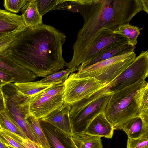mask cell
<instances>
[{
	"label": "cell",
	"mask_w": 148,
	"mask_h": 148,
	"mask_svg": "<svg viewBox=\"0 0 148 148\" xmlns=\"http://www.w3.org/2000/svg\"><path fill=\"white\" fill-rule=\"evenodd\" d=\"M66 36L53 26L43 23L26 27L7 50L15 62L45 77L63 69L66 62L62 54Z\"/></svg>",
	"instance_id": "1"
},
{
	"label": "cell",
	"mask_w": 148,
	"mask_h": 148,
	"mask_svg": "<svg viewBox=\"0 0 148 148\" xmlns=\"http://www.w3.org/2000/svg\"><path fill=\"white\" fill-rule=\"evenodd\" d=\"M80 0L83 25L77 34L73 56L68 63L75 68L81 64L86 50L102 30L116 31L121 25L129 24L136 15L143 11L140 0Z\"/></svg>",
	"instance_id": "2"
},
{
	"label": "cell",
	"mask_w": 148,
	"mask_h": 148,
	"mask_svg": "<svg viewBox=\"0 0 148 148\" xmlns=\"http://www.w3.org/2000/svg\"><path fill=\"white\" fill-rule=\"evenodd\" d=\"M148 82L140 79L134 84L113 92L104 113L114 127L134 118L139 112L145 88Z\"/></svg>",
	"instance_id": "3"
},
{
	"label": "cell",
	"mask_w": 148,
	"mask_h": 148,
	"mask_svg": "<svg viewBox=\"0 0 148 148\" xmlns=\"http://www.w3.org/2000/svg\"><path fill=\"white\" fill-rule=\"evenodd\" d=\"M113 93L106 86L90 97L71 105L69 116L73 133L84 131L98 115L105 112Z\"/></svg>",
	"instance_id": "4"
},
{
	"label": "cell",
	"mask_w": 148,
	"mask_h": 148,
	"mask_svg": "<svg viewBox=\"0 0 148 148\" xmlns=\"http://www.w3.org/2000/svg\"><path fill=\"white\" fill-rule=\"evenodd\" d=\"M134 51L116 56L78 70L75 77L93 78L107 84L118 76L136 57Z\"/></svg>",
	"instance_id": "5"
},
{
	"label": "cell",
	"mask_w": 148,
	"mask_h": 148,
	"mask_svg": "<svg viewBox=\"0 0 148 148\" xmlns=\"http://www.w3.org/2000/svg\"><path fill=\"white\" fill-rule=\"evenodd\" d=\"M64 84L63 99L71 105L90 97L108 85L92 78L76 77L73 72Z\"/></svg>",
	"instance_id": "6"
},
{
	"label": "cell",
	"mask_w": 148,
	"mask_h": 148,
	"mask_svg": "<svg viewBox=\"0 0 148 148\" xmlns=\"http://www.w3.org/2000/svg\"><path fill=\"white\" fill-rule=\"evenodd\" d=\"M64 88L63 83L56 84L32 97L29 101L31 114L38 120L62 106Z\"/></svg>",
	"instance_id": "7"
},
{
	"label": "cell",
	"mask_w": 148,
	"mask_h": 148,
	"mask_svg": "<svg viewBox=\"0 0 148 148\" xmlns=\"http://www.w3.org/2000/svg\"><path fill=\"white\" fill-rule=\"evenodd\" d=\"M148 76V51H142L121 74L108 84L114 91L133 84Z\"/></svg>",
	"instance_id": "8"
},
{
	"label": "cell",
	"mask_w": 148,
	"mask_h": 148,
	"mask_svg": "<svg viewBox=\"0 0 148 148\" xmlns=\"http://www.w3.org/2000/svg\"><path fill=\"white\" fill-rule=\"evenodd\" d=\"M104 29L100 32L94 42L86 50L82 58L81 65L90 60L98 52L109 46L129 43L127 38L125 36Z\"/></svg>",
	"instance_id": "9"
},
{
	"label": "cell",
	"mask_w": 148,
	"mask_h": 148,
	"mask_svg": "<svg viewBox=\"0 0 148 148\" xmlns=\"http://www.w3.org/2000/svg\"><path fill=\"white\" fill-rule=\"evenodd\" d=\"M0 69L11 75L14 83L34 82L37 77L33 73L14 61L7 50L0 52Z\"/></svg>",
	"instance_id": "10"
},
{
	"label": "cell",
	"mask_w": 148,
	"mask_h": 148,
	"mask_svg": "<svg viewBox=\"0 0 148 148\" xmlns=\"http://www.w3.org/2000/svg\"><path fill=\"white\" fill-rule=\"evenodd\" d=\"M71 105L65 102L46 116L39 120L48 123L70 136L73 131L70 117Z\"/></svg>",
	"instance_id": "11"
},
{
	"label": "cell",
	"mask_w": 148,
	"mask_h": 148,
	"mask_svg": "<svg viewBox=\"0 0 148 148\" xmlns=\"http://www.w3.org/2000/svg\"><path fill=\"white\" fill-rule=\"evenodd\" d=\"M39 121L51 148H77L71 136L48 123Z\"/></svg>",
	"instance_id": "12"
},
{
	"label": "cell",
	"mask_w": 148,
	"mask_h": 148,
	"mask_svg": "<svg viewBox=\"0 0 148 148\" xmlns=\"http://www.w3.org/2000/svg\"><path fill=\"white\" fill-rule=\"evenodd\" d=\"M26 27L21 15L0 9V38Z\"/></svg>",
	"instance_id": "13"
},
{
	"label": "cell",
	"mask_w": 148,
	"mask_h": 148,
	"mask_svg": "<svg viewBox=\"0 0 148 148\" xmlns=\"http://www.w3.org/2000/svg\"><path fill=\"white\" fill-rule=\"evenodd\" d=\"M135 46L129 43L115 45L109 46L98 52L90 60L80 65L77 70L81 69L96 63L112 57L134 51Z\"/></svg>",
	"instance_id": "14"
},
{
	"label": "cell",
	"mask_w": 148,
	"mask_h": 148,
	"mask_svg": "<svg viewBox=\"0 0 148 148\" xmlns=\"http://www.w3.org/2000/svg\"><path fill=\"white\" fill-rule=\"evenodd\" d=\"M114 130V127L107 120L103 112L98 115L84 132L94 136L111 138Z\"/></svg>",
	"instance_id": "15"
},
{
	"label": "cell",
	"mask_w": 148,
	"mask_h": 148,
	"mask_svg": "<svg viewBox=\"0 0 148 148\" xmlns=\"http://www.w3.org/2000/svg\"><path fill=\"white\" fill-rule=\"evenodd\" d=\"M124 131L128 138H137L148 132V125H146L139 116L132 119L114 127Z\"/></svg>",
	"instance_id": "16"
},
{
	"label": "cell",
	"mask_w": 148,
	"mask_h": 148,
	"mask_svg": "<svg viewBox=\"0 0 148 148\" xmlns=\"http://www.w3.org/2000/svg\"><path fill=\"white\" fill-rule=\"evenodd\" d=\"M22 20L27 27H34L43 23L42 17L37 9L35 0H28L21 9Z\"/></svg>",
	"instance_id": "17"
},
{
	"label": "cell",
	"mask_w": 148,
	"mask_h": 148,
	"mask_svg": "<svg viewBox=\"0 0 148 148\" xmlns=\"http://www.w3.org/2000/svg\"><path fill=\"white\" fill-rule=\"evenodd\" d=\"M71 138L77 148H103L101 137L84 131L73 132Z\"/></svg>",
	"instance_id": "18"
},
{
	"label": "cell",
	"mask_w": 148,
	"mask_h": 148,
	"mask_svg": "<svg viewBox=\"0 0 148 148\" xmlns=\"http://www.w3.org/2000/svg\"><path fill=\"white\" fill-rule=\"evenodd\" d=\"M0 129L10 131L23 139H27L5 106L4 110L0 111Z\"/></svg>",
	"instance_id": "19"
},
{
	"label": "cell",
	"mask_w": 148,
	"mask_h": 148,
	"mask_svg": "<svg viewBox=\"0 0 148 148\" xmlns=\"http://www.w3.org/2000/svg\"><path fill=\"white\" fill-rule=\"evenodd\" d=\"M59 84L61 83L45 84L38 83L36 81L14 83L17 88L24 95L33 97L55 85Z\"/></svg>",
	"instance_id": "20"
},
{
	"label": "cell",
	"mask_w": 148,
	"mask_h": 148,
	"mask_svg": "<svg viewBox=\"0 0 148 148\" xmlns=\"http://www.w3.org/2000/svg\"><path fill=\"white\" fill-rule=\"evenodd\" d=\"M142 29L131 25L130 24H127L120 26L117 30L113 32L125 36L127 38L130 44L135 46L137 43L138 37L140 35V30Z\"/></svg>",
	"instance_id": "21"
},
{
	"label": "cell",
	"mask_w": 148,
	"mask_h": 148,
	"mask_svg": "<svg viewBox=\"0 0 148 148\" xmlns=\"http://www.w3.org/2000/svg\"><path fill=\"white\" fill-rule=\"evenodd\" d=\"M23 139L15 134L0 129V140L6 146L14 148H25L23 144Z\"/></svg>",
	"instance_id": "22"
},
{
	"label": "cell",
	"mask_w": 148,
	"mask_h": 148,
	"mask_svg": "<svg viewBox=\"0 0 148 148\" xmlns=\"http://www.w3.org/2000/svg\"><path fill=\"white\" fill-rule=\"evenodd\" d=\"M77 70L75 69H67L62 70L47 75L43 79L36 82L38 83L45 84L63 83L67 79L71 73L74 72Z\"/></svg>",
	"instance_id": "23"
},
{
	"label": "cell",
	"mask_w": 148,
	"mask_h": 148,
	"mask_svg": "<svg viewBox=\"0 0 148 148\" xmlns=\"http://www.w3.org/2000/svg\"><path fill=\"white\" fill-rule=\"evenodd\" d=\"M27 119L41 145L44 148H51L50 145L41 126L39 120L31 113L27 116Z\"/></svg>",
	"instance_id": "24"
},
{
	"label": "cell",
	"mask_w": 148,
	"mask_h": 148,
	"mask_svg": "<svg viewBox=\"0 0 148 148\" xmlns=\"http://www.w3.org/2000/svg\"><path fill=\"white\" fill-rule=\"evenodd\" d=\"M80 8V0H61L60 3L53 8L51 11L65 10L79 13Z\"/></svg>",
	"instance_id": "25"
},
{
	"label": "cell",
	"mask_w": 148,
	"mask_h": 148,
	"mask_svg": "<svg viewBox=\"0 0 148 148\" xmlns=\"http://www.w3.org/2000/svg\"><path fill=\"white\" fill-rule=\"evenodd\" d=\"M61 0H35L37 9L40 15L42 16L56 5L60 3Z\"/></svg>",
	"instance_id": "26"
},
{
	"label": "cell",
	"mask_w": 148,
	"mask_h": 148,
	"mask_svg": "<svg viewBox=\"0 0 148 148\" xmlns=\"http://www.w3.org/2000/svg\"><path fill=\"white\" fill-rule=\"evenodd\" d=\"M28 0H5L3 5L5 9L10 12L15 13L21 12Z\"/></svg>",
	"instance_id": "27"
},
{
	"label": "cell",
	"mask_w": 148,
	"mask_h": 148,
	"mask_svg": "<svg viewBox=\"0 0 148 148\" xmlns=\"http://www.w3.org/2000/svg\"><path fill=\"white\" fill-rule=\"evenodd\" d=\"M127 148H148V132L138 138H128Z\"/></svg>",
	"instance_id": "28"
},
{
	"label": "cell",
	"mask_w": 148,
	"mask_h": 148,
	"mask_svg": "<svg viewBox=\"0 0 148 148\" xmlns=\"http://www.w3.org/2000/svg\"><path fill=\"white\" fill-rule=\"evenodd\" d=\"M21 32H14L0 38V52L6 51L15 40L17 36Z\"/></svg>",
	"instance_id": "29"
},
{
	"label": "cell",
	"mask_w": 148,
	"mask_h": 148,
	"mask_svg": "<svg viewBox=\"0 0 148 148\" xmlns=\"http://www.w3.org/2000/svg\"><path fill=\"white\" fill-rule=\"evenodd\" d=\"M14 78L10 75L0 69V87L10 83H14Z\"/></svg>",
	"instance_id": "30"
},
{
	"label": "cell",
	"mask_w": 148,
	"mask_h": 148,
	"mask_svg": "<svg viewBox=\"0 0 148 148\" xmlns=\"http://www.w3.org/2000/svg\"><path fill=\"white\" fill-rule=\"evenodd\" d=\"M148 110V84L145 86L143 94L140 111Z\"/></svg>",
	"instance_id": "31"
},
{
	"label": "cell",
	"mask_w": 148,
	"mask_h": 148,
	"mask_svg": "<svg viewBox=\"0 0 148 148\" xmlns=\"http://www.w3.org/2000/svg\"><path fill=\"white\" fill-rule=\"evenodd\" d=\"M23 144L25 148H44L41 145L28 138L23 139Z\"/></svg>",
	"instance_id": "32"
},
{
	"label": "cell",
	"mask_w": 148,
	"mask_h": 148,
	"mask_svg": "<svg viewBox=\"0 0 148 148\" xmlns=\"http://www.w3.org/2000/svg\"><path fill=\"white\" fill-rule=\"evenodd\" d=\"M143 8V11L148 14V0H140Z\"/></svg>",
	"instance_id": "33"
},
{
	"label": "cell",
	"mask_w": 148,
	"mask_h": 148,
	"mask_svg": "<svg viewBox=\"0 0 148 148\" xmlns=\"http://www.w3.org/2000/svg\"><path fill=\"white\" fill-rule=\"evenodd\" d=\"M5 108V105L3 96H0V111L4 110Z\"/></svg>",
	"instance_id": "34"
},
{
	"label": "cell",
	"mask_w": 148,
	"mask_h": 148,
	"mask_svg": "<svg viewBox=\"0 0 148 148\" xmlns=\"http://www.w3.org/2000/svg\"><path fill=\"white\" fill-rule=\"evenodd\" d=\"M0 148H8L5 145L2 143L0 140Z\"/></svg>",
	"instance_id": "35"
},
{
	"label": "cell",
	"mask_w": 148,
	"mask_h": 148,
	"mask_svg": "<svg viewBox=\"0 0 148 148\" xmlns=\"http://www.w3.org/2000/svg\"><path fill=\"white\" fill-rule=\"evenodd\" d=\"M0 96L3 97V95L1 90V87H0Z\"/></svg>",
	"instance_id": "36"
},
{
	"label": "cell",
	"mask_w": 148,
	"mask_h": 148,
	"mask_svg": "<svg viewBox=\"0 0 148 148\" xmlns=\"http://www.w3.org/2000/svg\"><path fill=\"white\" fill-rule=\"evenodd\" d=\"M8 148H14L13 147H10V146H7Z\"/></svg>",
	"instance_id": "37"
}]
</instances>
